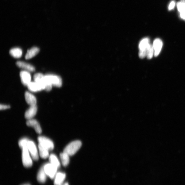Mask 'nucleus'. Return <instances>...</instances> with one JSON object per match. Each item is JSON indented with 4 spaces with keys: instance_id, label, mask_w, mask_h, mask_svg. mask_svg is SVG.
I'll return each mask as SVG.
<instances>
[{
    "instance_id": "nucleus-1",
    "label": "nucleus",
    "mask_w": 185,
    "mask_h": 185,
    "mask_svg": "<svg viewBox=\"0 0 185 185\" xmlns=\"http://www.w3.org/2000/svg\"><path fill=\"white\" fill-rule=\"evenodd\" d=\"M82 143L80 141H75L70 143L64 148V152L70 156L75 154L81 148Z\"/></svg>"
},
{
    "instance_id": "nucleus-2",
    "label": "nucleus",
    "mask_w": 185,
    "mask_h": 185,
    "mask_svg": "<svg viewBox=\"0 0 185 185\" xmlns=\"http://www.w3.org/2000/svg\"><path fill=\"white\" fill-rule=\"evenodd\" d=\"M22 149V161L23 166L26 168H30L33 164L28 146H25Z\"/></svg>"
},
{
    "instance_id": "nucleus-3",
    "label": "nucleus",
    "mask_w": 185,
    "mask_h": 185,
    "mask_svg": "<svg viewBox=\"0 0 185 185\" xmlns=\"http://www.w3.org/2000/svg\"><path fill=\"white\" fill-rule=\"evenodd\" d=\"M45 77L47 81L51 84L52 86L60 87L62 85V81L60 76L49 74L45 75Z\"/></svg>"
},
{
    "instance_id": "nucleus-4",
    "label": "nucleus",
    "mask_w": 185,
    "mask_h": 185,
    "mask_svg": "<svg viewBox=\"0 0 185 185\" xmlns=\"http://www.w3.org/2000/svg\"><path fill=\"white\" fill-rule=\"evenodd\" d=\"M43 168L47 176L51 179L54 178L57 173V167L50 163L46 164L43 166Z\"/></svg>"
},
{
    "instance_id": "nucleus-5",
    "label": "nucleus",
    "mask_w": 185,
    "mask_h": 185,
    "mask_svg": "<svg viewBox=\"0 0 185 185\" xmlns=\"http://www.w3.org/2000/svg\"><path fill=\"white\" fill-rule=\"evenodd\" d=\"M38 140L39 145L48 149L49 151H52L54 149L53 143L48 138L40 136L38 137Z\"/></svg>"
},
{
    "instance_id": "nucleus-6",
    "label": "nucleus",
    "mask_w": 185,
    "mask_h": 185,
    "mask_svg": "<svg viewBox=\"0 0 185 185\" xmlns=\"http://www.w3.org/2000/svg\"><path fill=\"white\" fill-rule=\"evenodd\" d=\"M28 148L32 159L34 160H38L39 159V154L34 143L32 141H29L28 144Z\"/></svg>"
},
{
    "instance_id": "nucleus-7",
    "label": "nucleus",
    "mask_w": 185,
    "mask_h": 185,
    "mask_svg": "<svg viewBox=\"0 0 185 185\" xmlns=\"http://www.w3.org/2000/svg\"><path fill=\"white\" fill-rule=\"evenodd\" d=\"M20 75L22 83L24 86H27L31 82V76L30 73L26 71H22L20 72Z\"/></svg>"
},
{
    "instance_id": "nucleus-8",
    "label": "nucleus",
    "mask_w": 185,
    "mask_h": 185,
    "mask_svg": "<svg viewBox=\"0 0 185 185\" xmlns=\"http://www.w3.org/2000/svg\"><path fill=\"white\" fill-rule=\"evenodd\" d=\"M26 125L29 127L33 128L34 130L38 134H40L42 133V129L40 127V125L37 120L33 119L28 120L26 122Z\"/></svg>"
},
{
    "instance_id": "nucleus-9",
    "label": "nucleus",
    "mask_w": 185,
    "mask_h": 185,
    "mask_svg": "<svg viewBox=\"0 0 185 185\" xmlns=\"http://www.w3.org/2000/svg\"><path fill=\"white\" fill-rule=\"evenodd\" d=\"M17 66L20 68L28 72H32L35 71V67L30 64L21 61H17Z\"/></svg>"
},
{
    "instance_id": "nucleus-10",
    "label": "nucleus",
    "mask_w": 185,
    "mask_h": 185,
    "mask_svg": "<svg viewBox=\"0 0 185 185\" xmlns=\"http://www.w3.org/2000/svg\"><path fill=\"white\" fill-rule=\"evenodd\" d=\"M37 110L36 105L31 106L26 111L25 117L26 119L28 120L32 119L36 116Z\"/></svg>"
},
{
    "instance_id": "nucleus-11",
    "label": "nucleus",
    "mask_w": 185,
    "mask_h": 185,
    "mask_svg": "<svg viewBox=\"0 0 185 185\" xmlns=\"http://www.w3.org/2000/svg\"><path fill=\"white\" fill-rule=\"evenodd\" d=\"M66 177V175L64 173L61 172H57L54 178V185H63Z\"/></svg>"
},
{
    "instance_id": "nucleus-12",
    "label": "nucleus",
    "mask_w": 185,
    "mask_h": 185,
    "mask_svg": "<svg viewBox=\"0 0 185 185\" xmlns=\"http://www.w3.org/2000/svg\"><path fill=\"white\" fill-rule=\"evenodd\" d=\"M34 79L35 82L40 84L45 90L46 85L45 75L41 73H37L34 75Z\"/></svg>"
},
{
    "instance_id": "nucleus-13",
    "label": "nucleus",
    "mask_w": 185,
    "mask_h": 185,
    "mask_svg": "<svg viewBox=\"0 0 185 185\" xmlns=\"http://www.w3.org/2000/svg\"><path fill=\"white\" fill-rule=\"evenodd\" d=\"M25 98L27 103L31 106L36 105L37 99L35 96L29 92H26L25 93Z\"/></svg>"
},
{
    "instance_id": "nucleus-14",
    "label": "nucleus",
    "mask_w": 185,
    "mask_h": 185,
    "mask_svg": "<svg viewBox=\"0 0 185 185\" xmlns=\"http://www.w3.org/2000/svg\"><path fill=\"white\" fill-rule=\"evenodd\" d=\"M153 47L154 49V55L157 57L159 54L163 46V42L160 39H156L153 43Z\"/></svg>"
},
{
    "instance_id": "nucleus-15",
    "label": "nucleus",
    "mask_w": 185,
    "mask_h": 185,
    "mask_svg": "<svg viewBox=\"0 0 185 185\" xmlns=\"http://www.w3.org/2000/svg\"><path fill=\"white\" fill-rule=\"evenodd\" d=\"M27 87L29 90L33 92H39L44 90L43 87L36 82H31Z\"/></svg>"
},
{
    "instance_id": "nucleus-16",
    "label": "nucleus",
    "mask_w": 185,
    "mask_h": 185,
    "mask_svg": "<svg viewBox=\"0 0 185 185\" xmlns=\"http://www.w3.org/2000/svg\"><path fill=\"white\" fill-rule=\"evenodd\" d=\"M178 10L182 19L185 20V0H181L177 4Z\"/></svg>"
},
{
    "instance_id": "nucleus-17",
    "label": "nucleus",
    "mask_w": 185,
    "mask_h": 185,
    "mask_svg": "<svg viewBox=\"0 0 185 185\" xmlns=\"http://www.w3.org/2000/svg\"><path fill=\"white\" fill-rule=\"evenodd\" d=\"M40 52V49L37 47H34L32 48L31 49L28 50L26 54L25 58L26 60H29L36 56Z\"/></svg>"
},
{
    "instance_id": "nucleus-18",
    "label": "nucleus",
    "mask_w": 185,
    "mask_h": 185,
    "mask_svg": "<svg viewBox=\"0 0 185 185\" xmlns=\"http://www.w3.org/2000/svg\"><path fill=\"white\" fill-rule=\"evenodd\" d=\"M47 176L43 167L40 168L38 173L37 177L38 181L40 183H44L46 180Z\"/></svg>"
},
{
    "instance_id": "nucleus-19",
    "label": "nucleus",
    "mask_w": 185,
    "mask_h": 185,
    "mask_svg": "<svg viewBox=\"0 0 185 185\" xmlns=\"http://www.w3.org/2000/svg\"><path fill=\"white\" fill-rule=\"evenodd\" d=\"M150 44L148 38H145L141 41L139 45L140 51H148V47Z\"/></svg>"
},
{
    "instance_id": "nucleus-20",
    "label": "nucleus",
    "mask_w": 185,
    "mask_h": 185,
    "mask_svg": "<svg viewBox=\"0 0 185 185\" xmlns=\"http://www.w3.org/2000/svg\"><path fill=\"white\" fill-rule=\"evenodd\" d=\"M10 55L15 58H20L22 56V51L21 49L19 48H12L10 51Z\"/></svg>"
},
{
    "instance_id": "nucleus-21",
    "label": "nucleus",
    "mask_w": 185,
    "mask_h": 185,
    "mask_svg": "<svg viewBox=\"0 0 185 185\" xmlns=\"http://www.w3.org/2000/svg\"><path fill=\"white\" fill-rule=\"evenodd\" d=\"M70 156L63 152L62 153L60 154V158L61 163L63 165L66 167L68 165L70 161Z\"/></svg>"
},
{
    "instance_id": "nucleus-22",
    "label": "nucleus",
    "mask_w": 185,
    "mask_h": 185,
    "mask_svg": "<svg viewBox=\"0 0 185 185\" xmlns=\"http://www.w3.org/2000/svg\"><path fill=\"white\" fill-rule=\"evenodd\" d=\"M39 153L40 157L43 159H46L49 157V150L42 145H39Z\"/></svg>"
},
{
    "instance_id": "nucleus-23",
    "label": "nucleus",
    "mask_w": 185,
    "mask_h": 185,
    "mask_svg": "<svg viewBox=\"0 0 185 185\" xmlns=\"http://www.w3.org/2000/svg\"><path fill=\"white\" fill-rule=\"evenodd\" d=\"M49 161L50 163L57 167L58 168H60V161L56 156L54 154H51L49 156Z\"/></svg>"
},
{
    "instance_id": "nucleus-24",
    "label": "nucleus",
    "mask_w": 185,
    "mask_h": 185,
    "mask_svg": "<svg viewBox=\"0 0 185 185\" xmlns=\"http://www.w3.org/2000/svg\"><path fill=\"white\" fill-rule=\"evenodd\" d=\"M154 49L153 46L150 44L146 56L148 59H151L153 56Z\"/></svg>"
},
{
    "instance_id": "nucleus-25",
    "label": "nucleus",
    "mask_w": 185,
    "mask_h": 185,
    "mask_svg": "<svg viewBox=\"0 0 185 185\" xmlns=\"http://www.w3.org/2000/svg\"><path fill=\"white\" fill-rule=\"evenodd\" d=\"M29 140L26 138H23L19 142L20 147L22 148L25 146H28V144Z\"/></svg>"
},
{
    "instance_id": "nucleus-26",
    "label": "nucleus",
    "mask_w": 185,
    "mask_h": 185,
    "mask_svg": "<svg viewBox=\"0 0 185 185\" xmlns=\"http://www.w3.org/2000/svg\"><path fill=\"white\" fill-rule=\"evenodd\" d=\"M175 1H172L170 3V4L169 5L168 7V9L169 10H172L174 9L175 6Z\"/></svg>"
},
{
    "instance_id": "nucleus-27",
    "label": "nucleus",
    "mask_w": 185,
    "mask_h": 185,
    "mask_svg": "<svg viewBox=\"0 0 185 185\" xmlns=\"http://www.w3.org/2000/svg\"><path fill=\"white\" fill-rule=\"evenodd\" d=\"M10 108V105L1 104V106H0V109H1V110L8 109H9Z\"/></svg>"
},
{
    "instance_id": "nucleus-28",
    "label": "nucleus",
    "mask_w": 185,
    "mask_h": 185,
    "mask_svg": "<svg viewBox=\"0 0 185 185\" xmlns=\"http://www.w3.org/2000/svg\"><path fill=\"white\" fill-rule=\"evenodd\" d=\"M63 185H69L68 183H64Z\"/></svg>"
},
{
    "instance_id": "nucleus-29",
    "label": "nucleus",
    "mask_w": 185,
    "mask_h": 185,
    "mask_svg": "<svg viewBox=\"0 0 185 185\" xmlns=\"http://www.w3.org/2000/svg\"><path fill=\"white\" fill-rule=\"evenodd\" d=\"M23 185H30V184H25Z\"/></svg>"
}]
</instances>
